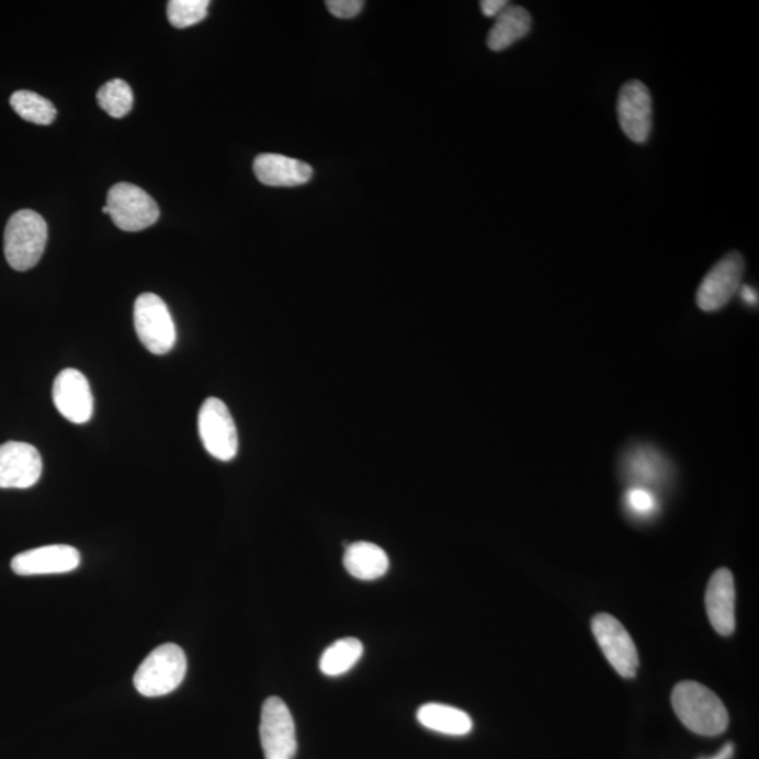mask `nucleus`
I'll use <instances>...</instances> for the list:
<instances>
[{
	"label": "nucleus",
	"instance_id": "21",
	"mask_svg": "<svg viewBox=\"0 0 759 759\" xmlns=\"http://www.w3.org/2000/svg\"><path fill=\"white\" fill-rule=\"evenodd\" d=\"M10 106L26 122L48 126L57 117V110L46 98L30 91H19L10 98Z\"/></svg>",
	"mask_w": 759,
	"mask_h": 759
},
{
	"label": "nucleus",
	"instance_id": "10",
	"mask_svg": "<svg viewBox=\"0 0 759 759\" xmlns=\"http://www.w3.org/2000/svg\"><path fill=\"white\" fill-rule=\"evenodd\" d=\"M618 117L631 141H647L653 128V100L646 84L641 81L623 84L618 98Z\"/></svg>",
	"mask_w": 759,
	"mask_h": 759
},
{
	"label": "nucleus",
	"instance_id": "14",
	"mask_svg": "<svg viewBox=\"0 0 759 759\" xmlns=\"http://www.w3.org/2000/svg\"><path fill=\"white\" fill-rule=\"evenodd\" d=\"M706 612L714 631L722 636H732L736 628V588L730 569L718 568L706 589Z\"/></svg>",
	"mask_w": 759,
	"mask_h": 759
},
{
	"label": "nucleus",
	"instance_id": "15",
	"mask_svg": "<svg viewBox=\"0 0 759 759\" xmlns=\"http://www.w3.org/2000/svg\"><path fill=\"white\" fill-rule=\"evenodd\" d=\"M623 476L632 484L653 491L654 486H661L669 473L666 457L657 449L637 444L628 448L622 458Z\"/></svg>",
	"mask_w": 759,
	"mask_h": 759
},
{
	"label": "nucleus",
	"instance_id": "5",
	"mask_svg": "<svg viewBox=\"0 0 759 759\" xmlns=\"http://www.w3.org/2000/svg\"><path fill=\"white\" fill-rule=\"evenodd\" d=\"M107 214L120 229L138 233L154 226L159 218L157 202L145 190L132 183L114 184L107 193Z\"/></svg>",
	"mask_w": 759,
	"mask_h": 759
},
{
	"label": "nucleus",
	"instance_id": "16",
	"mask_svg": "<svg viewBox=\"0 0 759 759\" xmlns=\"http://www.w3.org/2000/svg\"><path fill=\"white\" fill-rule=\"evenodd\" d=\"M258 181L273 188L302 186L311 181L313 168L297 159L279 154H262L253 162Z\"/></svg>",
	"mask_w": 759,
	"mask_h": 759
},
{
	"label": "nucleus",
	"instance_id": "7",
	"mask_svg": "<svg viewBox=\"0 0 759 759\" xmlns=\"http://www.w3.org/2000/svg\"><path fill=\"white\" fill-rule=\"evenodd\" d=\"M261 744L264 759H293L297 752L296 724L281 698L264 701L261 713Z\"/></svg>",
	"mask_w": 759,
	"mask_h": 759
},
{
	"label": "nucleus",
	"instance_id": "8",
	"mask_svg": "<svg viewBox=\"0 0 759 759\" xmlns=\"http://www.w3.org/2000/svg\"><path fill=\"white\" fill-rule=\"evenodd\" d=\"M592 633L607 660L619 676L626 679L636 677L638 653L636 644L623 624L608 613H599L592 619Z\"/></svg>",
	"mask_w": 759,
	"mask_h": 759
},
{
	"label": "nucleus",
	"instance_id": "1",
	"mask_svg": "<svg viewBox=\"0 0 759 759\" xmlns=\"http://www.w3.org/2000/svg\"><path fill=\"white\" fill-rule=\"evenodd\" d=\"M673 712L699 736H721L728 727L726 706L711 689L699 682H679L671 696Z\"/></svg>",
	"mask_w": 759,
	"mask_h": 759
},
{
	"label": "nucleus",
	"instance_id": "3",
	"mask_svg": "<svg viewBox=\"0 0 759 759\" xmlns=\"http://www.w3.org/2000/svg\"><path fill=\"white\" fill-rule=\"evenodd\" d=\"M186 672L188 658L182 648L178 644H162L139 664L134 687L143 696H165L181 687Z\"/></svg>",
	"mask_w": 759,
	"mask_h": 759
},
{
	"label": "nucleus",
	"instance_id": "11",
	"mask_svg": "<svg viewBox=\"0 0 759 759\" xmlns=\"http://www.w3.org/2000/svg\"><path fill=\"white\" fill-rule=\"evenodd\" d=\"M43 474L42 454L33 444H0V488L26 489L36 486Z\"/></svg>",
	"mask_w": 759,
	"mask_h": 759
},
{
	"label": "nucleus",
	"instance_id": "9",
	"mask_svg": "<svg viewBox=\"0 0 759 759\" xmlns=\"http://www.w3.org/2000/svg\"><path fill=\"white\" fill-rule=\"evenodd\" d=\"M746 262L741 253L730 252L718 261L703 279L696 293V304L702 311L722 309L741 287Z\"/></svg>",
	"mask_w": 759,
	"mask_h": 759
},
{
	"label": "nucleus",
	"instance_id": "25",
	"mask_svg": "<svg viewBox=\"0 0 759 759\" xmlns=\"http://www.w3.org/2000/svg\"><path fill=\"white\" fill-rule=\"evenodd\" d=\"M364 2L362 0H328L327 8L335 18L352 19L362 12Z\"/></svg>",
	"mask_w": 759,
	"mask_h": 759
},
{
	"label": "nucleus",
	"instance_id": "20",
	"mask_svg": "<svg viewBox=\"0 0 759 759\" xmlns=\"http://www.w3.org/2000/svg\"><path fill=\"white\" fill-rule=\"evenodd\" d=\"M363 656V644L358 638L347 637L335 642L324 652L319 669L324 676L339 677L351 671Z\"/></svg>",
	"mask_w": 759,
	"mask_h": 759
},
{
	"label": "nucleus",
	"instance_id": "4",
	"mask_svg": "<svg viewBox=\"0 0 759 759\" xmlns=\"http://www.w3.org/2000/svg\"><path fill=\"white\" fill-rule=\"evenodd\" d=\"M134 327L139 341L154 354H167L177 343L171 311L157 294L144 293L134 306Z\"/></svg>",
	"mask_w": 759,
	"mask_h": 759
},
{
	"label": "nucleus",
	"instance_id": "24",
	"mask_svg": "<svg viewBox=\"0 0 759 759\" xmlns=\"http://www.w3.org/2000/svg\"><path fill=\"white\" fill-rule=\"evenodd\" d=\"M624 503L628 513L638 519L652 518L657 511L658 502L650 489L642 487H631L627 489Z\"/></svg>",
	"mask_w": 759,
	"mask_h": 759
},
{
	"label": "nucleus",
	"instance_id": "23",
	"mask_svg": "<svg viewBox=\"0 0 759 759\" xmlns=\"http://www.w3.org/2000/svg\"><path fill=\"white\" fill-rule=\"evenodd\" d=\"M208 0H171L168 3V19L173 27L186 29L207 18Z\"/></svg>",
	"mask_w": 759,
	"mask_h": 759
},
{
	"label": "nucleus",
	"instance_id": "12",
	"mask_svg": "<svg viewBox=\"0 0 759 759\" xmlns=\"http://www.w3.org/2000/svg\"><path fill=\"white\" fill-rule=\"evenodd\" d=\"M53 399L59 414L69 422L87 423L93 416L94 399L88 378L77 369H65L55 378Z\"/></svg>",
	"mask_w": 759,
	"mask_h": 759
},
{
	"label": "nucleus",
	"instance_id": "17",
	"mask_svg": "<svg viewBox=\"0 0 759 759\" xmlns=\"http://www.w3.org/2000/svg\"><path fill=\"white\" fill-rule=\"evenodd\" d=\"M343 566L352 577L361 581H374L388 571L389 560L387 553L377 544L358 542L347 547Z\"/></svg>",
	"mask_w": 759,
	"mask_h": 759
},
{
	"label": "nucleus",
	"instance_id": "28",
	"mask_svg": "<svg viewBox=\"0 0 759 759\" xmlns=\"http://www.w3.org/2000/svg\"><path fill=\"white\" fill-rule=\"evenodd\" d=\"M734 757V744L733 743H726L724 744L722 750H718L714 756L712 757H701L698 759H732Z\"/></svg>",
	"mask_w": 759,
	"mask_h": 759
},
{
	"label": "nucleus",
	"instance_id": "27",
	"mask_svg": "<svg viewBox=\"0 0 759 759\" xmlns=\"http://www.w3.org/2000/svg\"><path fill=\"white\" fill-rule=\"evenodd\" d=\"M740 296L743 298V302L748 304V306H757L758 304V293L757 290H754L750 286H741L740 290Z\"/></svg>",
	"mask_w": 759,
	"mask_h": 759
},
{
	"label": "nucleus",
	"instance_id": "22",
	"mask_svg": "<svg viewBox=\"0 0 759 759\" xmlns=\"http://www.w3.org/2000/svg\"><path fill=\"white\" fill-rule=\"evenodd\" d=\"M133 91L123 79H113L104 83L98 92L99 106L114 118L127 116L133 109Z\"/></svg>",
	"mask_w": 759,
	"mask_h": 759
},
{
	"label": "nucleus",
	"instance_id": "19",
	"mask_svg": "<svg viewBox=\"0 0 759 759\" xmlns=\"http://www.w3.org/2000/svg\"><path fill=\"white\" fill-rule=\"evenodd\" d=\"M417 718L429 730L446 736H467L473 730L472 717L466 712L442 703H427L419 707Z\"/></svg>",
	"mask_w": 759,
	"mask_h": 759
},
{
	"label": "nucleus",
	"instance_id": "6",
	"mask_svg": "<svg viewBox=\"0 0 759 759\" xmlns=\"http://www.w3.org/2000/svg\"><path fill=\"white\" fill-rule=\"evenodd\" d=\"M199 434L203 446L214 458L229 462L238 453L236 422L226 404L218 398H207L199 412Z\"/></svg>",
	"mask_w": 759,
	"mask_h": 759
},
{
	"label": "nucleus",
	"instance_id": "13",
	"mask_svg": "<svg viewBox=\"0 0 759 759\" xmlns=\"http://www.w3.org/2000/svg\"><path fill=\"white\" fill-rule=\"evenodd\" d=\"M81 564V554L67 544L32 548L13 557L12 569L18 576H47L73 571Z\"/></svg>",
	"mask_w": 759,
	"mask_h": 759
},
{
	"label": "nucleus",
	"instance_id": "2",
	"mask_svg": "<svg viewBox=\"0 0 759 759\" xmlns=\"http://www.w3.org/2000/svg\"><path fill=\"white\" fill-rule=\"evenodd\" d=\"M48 239L46 219L33 209L14 213L4 228V257L14 271L26 272L43 258Z\"/></svg>",
	"mask_w": 759,
	"mask_h": 759
},
{
	"label": "nucleus",
	"instance_id": "26",
	"mask_svg": "<svg viewBox=\"0 0 759 759\" xmlns=\"http://www.w3.org/2000/svg\"><path fill=\"white\" fill-rule=\"evenodd\" d=\"M508 4L507 0H483L479 7H482L484 16L497 19Z\"/></svg>",
	"mask_w": 759,
	"mask_h": 759
},
{
	"label": "nucleus",
	"instance_id": "18",
	"mask_svg": "<svg viewBox=\"0 0 759 759\" xmlns=\"http://www.w3.org/2000/svg\"><path fill=\"white\" fill-rule=\"evenodd\" d=\"M531 27L532 18L528 10L516 4H508L489 30L487 46L492 52H502L526 36Z\"/></svg>",
	"mask_w": 759,
	"mask_h": 759
}]
</instances>
